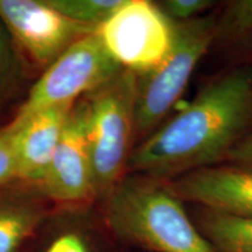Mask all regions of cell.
I'll return each mask as SVG.
<instances>
[{"label":"cell","instance_id":"8fae6325","mask_svg":"<svg viewBox=\"0 0 252 252\" xmlns=\"http://www.w3.org/2000/svg\"><path fill=\"white\" fill-rule=\"evenodd\" d=\"M200 230L216 252H252V219L202 209Z\"/></svg>","mask_w":252,"mask_h":252},{"label":"cell","instance_id":"2e32d148","mask_svg":"<svg viewBox=\"0 0 252 252\" xmlns=\"http://www.w3.org/2000/svg\"><path fill=\"white\" fill-rule=\"evenodd\" d=\"M15 179V162L12 138L0 133V187Z\"/></svg>","mask_w":252,"mask_h":252},{"label":"cell","instance_id":"7c38bea8","mask_svg":"<svg viewBox=\"0 0 252 252\" xmlns=\"http://www.w3.org/2000/svg\"><path fill=\"white\" fill-rule=\"evenodd\" d=\"M215 41L242 54H252V0H237L226 6L216 23Z\"/></svg>","mask_w":252,"mask_h":252},{"label":"cell","instance_id":"5b68a950","mask_svg":"<svg viewBox=\"0 0 252 252\" xmlns=\"http://www.w3.org/2000/svg\"><path fill=\"white\" fill-rule=\"evenodd\" d=\"M122 69L97 33L81 37L50 63L32 88L13 121L0 130V133L17 131L43 110L61 104H74L82 94H89L108 83Z\"/></svg>","mask_w":252,"mask_h":252},{"label":"cell","instance_id":"d6986e66","mask_svg":"<svg viewBox=\"0 0 252 252\" xmlns=\"http://www.w3.org/2000/svg\"><path fill=\"white\" fill-rule=\"evenodd\" d=\"M9 62H11V50L6 35V27L0 19V83L8 70Z\"/></svg>","mask_w":252,"mask_h":252},{"label":"cell","instance_id":"277c9868","mask_svg":"<svg viewBox=\"0 0 252 252\" xmlns=\"http://www.w3.org/2000/svg\"><path fill=\"white\" fill-rule=\"evenodd\" d=\"M216 23L212 17L173 23L172 47L165 60L137 76L134 135L152 133L175 105L197 63L215 42Z\"/></svg>","mask_w":252,"mask_h":252},{"label":"cell","instance_id":"5bb4252c","mask_svg":"<svg viewBox=\"0 0 252 252\" xmlns=\"http://www.w3.org/2000/svg\"><path fill=\"white\" fill-rule=\"evenodd\" d=\"M69 20L98 30L124 0H46Z\"/></svg>","mask_w":252,"mask_h":252},{"label":"cell","instance_id":"6da1fadb","mask_svg":"<svg viewBox=\"0 0 252 252\" xmlns=\"http://www.w3.org/2000/svg\"><path fill=\"white\" fill-rule=\"evenodd\" d=\"M252 122V70L238 69L201 90L130 154L127 168L166 180L222 161Z\"/></svg>","mask_w":252,"mask_h":252},{"label":"cell","instance_id":"e0dca14e","mask_svg":"<svg viewBox=\"0 0 252 252\" xmlns=\"http://www.w3.org/2000/svg\"><path fill=\"white\" fill-rule=\"evenodd\" d=\"M230 166L252 169V134L245 135L225 157Z\"/></svg>","mask_w":252,"mask_h":252},{"label":"cell","instance_id":"ba28073f","mask_svg":"<svg viewBox=\"0 0 252 252\" xmlns=\"http://www.w3.org/2000/svg\"><path fill=\"white\" fill-rule=\"evenodd\" d=\"M40 187L47 196L61 202H82L97 195L83 100L72 108Z\"/></svg>","mask_w":252,"mask_h":252},{"label":"cell","instance_id":"8992f818","mask_svg":"<svg viewBox=\"0 0 252 252\" xmlns=\"http://www.w3.org/2000/svg\"><path fill=\"white\" fill-rule=\"evenodd\" d=\"M110 55L137 76L152 71L168 54L173 23L147 0H124L97 30Z\"/></svg>","mask_w":252,"mask_h":252},{"label":"cell","instance_id":"9c48e42d","mask_svg":"<svg viewBox=\"0 0 252 252\" xmlns=\"http://www.w3.org/2000/svg\"><path fill=\"white\" fill-rule=\"evenodd\" d=\"M169 188L182 201L204 209L243 219H252V169L212 166L187 173Z\"/></svg>","mask_w":252,"mask_h":252},{"label":"cell","instance_id":"52a82bcc","mask_svg":"<svg viewBox=\"0 0 252 252\" xmlns=\"http://www.w3.org/2000/svg\"><path fill=\"white\" fill-rule=\"evenodd\" d=\"M0 19L34 61L49 65L94 27L69 20L46 0H0Z\"/></svg>","mask_w":252,"mask_h":252},{"label":"cell","instance_id":"9a60e30c","mask_svg":"<svg viewBox=\"0 0 252 252\" xmlns=\"http://www.w3.org/2000/svg\"><path fill=\"white\" fill-rule=\"evenodd\" d=\"M213 4L209 0H166L159 7L172 23H186L196 19Z\"/></svg>","mask_w":252,"mask_h":252},{"label":"cell","instance_id":"7a4b0ae2","mask_svg":"<svg viewBox=\"0 0 252 252\" xmlns=\"http://www.w3.org/2000/svg\"><path fill=\"white\" fill-rule=\"evenodd\" d=\"M106 220L119 237L154 252H216L168 184L149 176L118 182Z\"/></svg>","mask_w":252,"mask_h":252},{"label":"cell","instance_id":"4fadbf2b","mask_svg":"<svg viewBox=\"0 0 252 252\" xmlns=\"http://www.w3.org/2000/svg\"><path fill=\"white\" fill-rule=\"evenodd\" d=\"M39 213L24 203L0 204V252H15L39 222Z\"/></svg>","mask_w":252,"mask_h":252},{"label":"cell","instance_id":"ac0fdd59","mask_svg":"<svg viewBox=\"0 0 252 252\" xmlns=\"http://www.w3.org/2000/svg\"><path fill=\"white\" fill-rule=\"evenodd\" d=\"M46 252H89V249L80 235L67 232L56 237Z\"/></svg>","mask_w":252,"mask_h":252},{"label":"cell","instance_id":"3957f363","mask_svg":"<svg viewBox=\"0 0 252 252\" xmlns=\"http://www.w3.org/2000/svg\"><path fill=\"white\" fill-rule=\"evenodd\" d=\"M137 91V75L122 69L83 100L96 194L111 193L127 166L134 135Z\"/></svg>","mask_w":252,"mask_h":252},{"label":"cell","instance_id":"30bf717a","mask_svg":"<svg viewBox=\"0 0 252 252\" xmlns=\"http://www.w3.org/2000/svg\"><path fill=\"white\" fill-rule=\"evenodd\" d=\"M74 105L61 104L43 110L6 134L13 144L15 179L42 184Z\"/></svg>","mask_w":252,"mask_h":252}]
</instances>
